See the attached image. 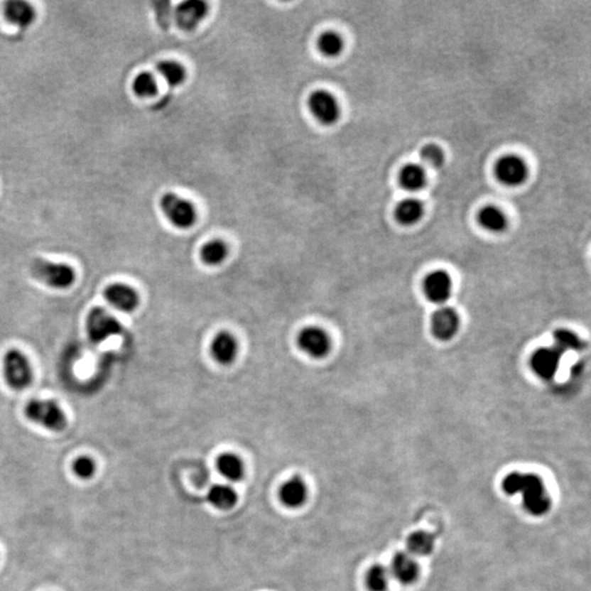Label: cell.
Listing matches in <instances>:
<instances>
[{
	"label": "cell",
	"instance_id": "4fadbf2b",
	"mask_svg": "<svg viewBox=\"0 0 591 591\" xmlns=\"http://www.w3.org/2000/svg\"><path fill=\"white\" fill-rule=\"evenodd\" d=\"M459 329V317L450 308H440L433 315L432 331L437 339L448 341Z\"/></svg>",
	"mask_w": 591,
	"mask_h": 591
},
{
	"label": "cell",
	"instance_id": "30bf717a",
	"mask_svg": "<svg viewBox=\"0 0 591 591\" xmlns=\"http://www.w3.org/2000/svg\"><path fill=\"white\" fill-rule=\"evenodd\" d=\"M208 6L202 0H186L178 5L174 12V19L180 29L192 31L205 19Z\"/></svg>",
	"mask_w": 591,
	"mask_h": 591
},
{
	"label": "cell",
	"instance_id": "3957f363",
	"mask_svg": "<svg viewBox=\"0 0 591 591\" xmlns=\"http://www.w3.org/2000/svg\"><path fill=\"white\" fill-rule=\"evenodd\" d=\"M31 274L42 284L55 289H66L72 286L76 279L72 267L65 263L50 262L38 259L31 264Z\"/></svg>",
	"mask_w": 591,
	"mask_h": 591
},
{
	"label": "cell",
	"instance_id": "603a6c76",
	"mask_svg": "<svg viewBox=\"0 0 591 591\" xmlns=\"http://www.w3.org/2000/svg\"><path fill=\"white\" fill-rule=\"evenodd\" d=\"M479 222L484 229L492 232H501L507 227L505 214L496 206H485L479 212Z\"/></svg>",
	"mask_w": 591,
	"mask_h": 591
},
{
	"label": "cell",
	"instance_id": "7a4b0ae2",
	"mask_svg": "<svg viewBox=\"0 0 591 591\" xmlns=\"http://www.w3.org/2000/svg\"><path fill=\"white\" fill-rule=\"evenodd\" d=\"M26 418L50 432H63L67 426L64 411L55 401L31 400L26 404Z\"/></svg>",
	"mask_w": 591,
	"mask_h": 591
},
{
	"label": "cell",
	"instance_id": "ffe728a7",
	"mask_svg": "<svg viewBox=\"0 0 591 591\" xmlns=\"http://www.w3.org/2000/svg\"><path fill=\"white\" fill-rule=\"evenodd\" d=\"M394 214H396V220L400 224L411 226L420 222L424 215V206L418 198H404L396 206Z\"/></svg>",
	"mask_w": 591,
	"mask_h": 591
},
{
	"label": "cell",
	"instance_id": "cb8c5ba5",
	"mask_svg": "<svg viewBox=\"0 0 591 591\" xmlns=\"http://www.w3.org/2000/svg\"><path fill=\"white\" fill-rule=\"evenodd\" d=\"M406 546H408V553L413 555L426 556L432 553L434 550V536L428 532H414L408 536Z\"/></svg>",
	"mask_w": 591,
	"mask_h": 591
},
{
	"label": "cell",
	"instance_id": "d6986e66",
	"mask_svg": "<svg viewBox=\"0 0 591 591\" xmlns=\"http://www.w3.org/2000/svg\"><path fill=\"white\" fill-rule=\"evenodd\" d=\"M398 182L408 192H418L424 189L427 182L426 170L418 163H408L400 171Z\"/></svg>",
	"mask_w": 591,
	"mask_h": 591
},
{
	"label": "cell",
	"instance_id": "8fae6325",
	"mask_svg": "<svg viewBox=\"0 0 591 591\" xmlns=\"http://www.w3.org/2000/svg\"><path fill=\"white\" fill-rule=\"evenodd\" d=\"M562 357L563 354L555 346L540 348L532 356V369L542 379H552L558 372Z\"/></svg>",
	"mask_w": 591,
	"mask_h": 591
},
{
	"label": "cell",
	"instance_id": "484cf974",
	"mask_svg": "<svg viewBox=\"0 0 591 591\" xmlns=\"http://www.w3.org/2000/svg\"><path fill=\"white\" fill-rule=\"evenodd\" d=\"M157 70L170 87L180 86L185 80L186 72L184 67L174 60H165V62L160 63Z\"/></svg>",
	"mask_w": 591,
	"mask_h": 591
},
{
	"label": "cell",
	"instance_id": "277c9868",
	"mask_svg": "<svg viewBox=\"0 0 591 591\" xmlns=\"http://www.w3.org/2000/svg\"><path fill=\"white\" fill-rule=\"evenodd\" d=\"M4 376L13 390H24L33 379V372L26 356L18 349H10L4 357Z\"/></svg>",
	"mask_w": 591,
	"mask_h": 591
},
{
	"label": "cell",
	"instance_id": "52a82bcc",
	"mask_svg": "<svg viewBox=\"0 0 591 591\" xmlns=\"http://www.w3.org/2000/svg\"><path fill=\"white\" fill-rule=\"evenodd\" d=\"M308 107L311 114L323 125L335 124L341 115L339 102L327 90L313 91L308 99Z\"/></svg>",
	"mask_w": 591,
	"mask_h": 591
},
{
	"label": "cell",
	"instance_id": "4316f807",
	"mask_svg": "<svg viewBox=\"0 0 591 591\" xmlns=\"http://www.w3.org/2000/svg\"><path fill=\"white\" fill-rule=\"evenodd\" d=\"M228 255V248L226 244L220 240H212L204 244L200 250V258L207 265H219L226 260Z\"/></svg>",
	"mask_w": 591,
	"mask_h": 591
},
{
	"label": "cell",
	"instance_id": "83f0119b",
	"mask_svg": "<svg viewBox=\"0 0 591 591\" xmlns=\"http://www.w3.org/2000/svg\"><path fill=\"white\" fill-rule=\"evenodd\" d=\"M553 346L558 348V351L564 355L568 352L580 351L582 347V342L576 334L568 330H558L554 333Z\"/></svg>",
	"mask_w": 591,
	"mask_h": 591
},
{
	"label": "cell",
	"instance_id": "8992f818",
	"mask_svg": "<svg viewBox=\"0 0 591 591\" xmlns=\"http://www.w3.org/2000/svg\"><path fill=\"white\" fill-rule=\"evenodd\" d=\"M89 339L96 344L103 343L122 332L121 322L101 307L93 308L86 320Z\"/></svg>",
	"mask_w": 591,
	"mask_h": 591
},
{
	"label": "cell",
	"instance_id": "f546056e",
	"mask_svg": "<svg viewBox=\"0 0 591 591\" xmlns=\"http://www.w3.org/2000/svg\"><path fill=\"white\" fill-rule=\"evenodd\" d=\"M420 158L423 167L425 166L432 169H439L445 163V153L443 149L434 143L424 146L421 151Z\"/></svg>",
	"mask_w": 591,
	"mask_h": 591
},
{
	"label": "cell",
	"instance_id": "ba28073f",
	"mask_svg": "<svg viewBox=\"0 0 591 591\" xmlns=\"http://www.w3.org/2000/svg\"><path fill=\"white\" fill-rule=\"evenodd\" d=\"M297 344L303 353L313 358L325 357L331 349V340L325 330L318 327H308L301 330Z\"/></svg>",
	"mask_w": 591,
	"mask_h": 591
},
{
	"label": "cell",
	"instance_id": "ac0fdd59",
	"mask_svg": "<svg viewBox=\"0 0 591 591\" xmlns=\"http://www.w3.org/2000/svg\"><path fill=\"white\" fill-rule=\"evenodd\" d=\"M279 495H281V501L287 507H300L307 501V485L300 477H293L283 485Z\"/></svg>",
	"mask_w": 591,
	"mask_h": 591
},
{
	"label": "cell",
	"instance_id": "5bb4252c",
	"mask_svg": "<svg viewBox=\"0 0 591 591\" xmlns=\"http://www.w3.org/2000/svg\"><path fill=\"white\" fill-rule=\"evenodd\" d=\"M451 288H452V283H451L450 277L443 271L432 273L425 281L424 291L427 298L438 305L448 300L451 295Z\"/></svg>",
	"mask_w": 591,
	"mask_h": 591
},
{
	"label": "cell",
	"instance_id": "6da1fadb",
	"mask_svg": "<svg viewBox=\"0 0 591 591\" xmlns=\"http://www.w3.org/2000/svg\"><path fill=\"white\" fill-rule=\"evenodd\" d=\"M503 489L509 495L522 494L524 505L531 515L542 516L550 509V496L543 482L536 475L511 473L504 479Z\"/></svg>",
	"mask_w": 591,
	"mask_h": 591
},
{
	"label": "cell",
	"instance_id": "9a60e30c",
	"mask_svg": "<svg viewBox=\"0 0 591 591\" xmlns=\"http://www.w3.org/2000/svg\"><path fill=\"white\" fill-rule=\"evenodd\" d=\"M210 353L216 362L222 365H229L238 354L236 337L229 332H219L212 340Z\"/></svg>",
	"mask_w": 591,
	"mask_h": 591
},
{
	"label": "cell",
	"instance_id": "7c38bea8",
	"mask_svg": "<svg viewBox=\"0 0 591 591\" xmlns=\"http://www.w3.org/2000/svg\"><path fill=\"white\" fill-rule=\"evenodd\" d=\"M104 298L109 305L122 313H131L139 307V293L129 285L113 284L104 291Z\"/></svg>",
	"mask_w": 591,
	"mask_h": 591
},
{
	"label": "cell",
	"instance_id": "9c48e42d",
	"mask_svg": "<svg viewBox=\"0 0 591 591\" xmlns=\"http://www.w3.org/2000/svg\"><path fill=\"white\" fill-rule=\"evenodd\" d=\"M495 174L505 185H521L528 178V166L518 156H504L496 163Z\"/></svg>",
	"mask_w": 591,
	"mask_h": 591
},
{
	"label": "cell",
	"instance_id": "e0dca14e",
	"mask_svg": "<svg viewBox=\"0 0 591 591\" xmlns=\"http://www.w3.org/2000/svg\"><path fill=\"white\" fill-rule=\"evenodd\" d=\"M5 16L12 24L19 28H28L36 19V10L26 1L11 0L6 3Z\"/></svg>",
	"mask_w": 591,
	"mask_h": 591
},
{
	"label": "cell",
	"instance_id": "7402d4cb",
	"mask_svg": "<svg viewBox=\"0 0 591 591\" xmlns=\"http://www.w3.org/2000/svg\"><path fill=\"white\" fill-rule=\"evenodd\" d=\"M207 499L214 507L227 510L236 505L238 495L229 485L216 484L208 491Z\"/></svg>",
	"mask_w": 591,
	"mask_h": 591
},
{
	"label": "cell",
	"instance_id": "1f68e13d",
	"mask_svg": "<svg viewBox=\"0 0 591 591\" xmlns=\"http://www.w3.org/2000/svg\"><path fill=\"white\" fill-rule=\"evenodd\" d=\"M75 475L82 479H91L96 472V463L89 457H80L72 465Z\"/></svg>",
	"mask_w": 591,
	"mask_h": 591
},
{
	"label": "cell",
	"instance_id": "2e32d148",
	"mask_svg": "<svg viewBox=\"0 0 591 591\" xmlns=\"http://www.w3.org/2000/svg\"><path fill=\"white\" fill-rule=\"evenodd\" d=\"M391 570L394 576L402 584H412L418 576V563L406 552H401L394 556Z\"/></svg>",
	"mask_w": 591,
	"mask_h": 591
},
{
	"label": "cell",
	"instance_id": "5b68a950",
	"mask_svg": "<svg viewBox=\"0 0 591 591\" xmlns=\"http://www.w3.org/2000/svg\"><path fill=\"white\" fill-rule=\"evenodd\" d=\"M160 208L166 217L179 229H189L196 222V210L190 200L175 193L160 198Z\"/></svg>",
	"mask_w": 591,
	"mask_h": 591
},
{
	"label": "cell",
	"instance_id": "44dd1931",
	"mask_svg": "<svg viewBox=\"0 0 591 591\" xmlns=\"http://www.w3.org/2000/svg\"><path fill=\"white\" fill-rule=\"evenodd\" d=\"M220 475L230 482H238L244 479V465L238 455L234 453H224L217 461Z\"/></svg>",
	"mask_w": 591,
	"mask_h": 591
},
{
	"label": "cell",
	"instance_id": "4dcf8cb0",
	"mask_svg": "<svg viewBox=\"0 0 591 591\" xmlns=\"http://www.w3.org/2000/svg\"><path fill=\"white\" fill-rule=\"evenodd\" d=\"M389 572L384 566L374 565L370 568L366 578L370 591H386L389 585Z\"/></svg>",
	"mask_w": 591,
	"mask_h": 591
},
{
	"label": "cell",
	"instance_id": "f1b7e54d",
	"mask_svg": "<svg viewBox=\"0 0 591 591\" xmlns=\"http://www.w3.org/2000/svg\"><path fill=\"white\" fill-rule=\"evenodd\" d=\"M134 92L141 98L155 96L158 91L157 80L151 72H141L133 82Z\"/></svg>",
	"mask_w": 591,
	"mask_h": 591
},
{
	"label": "cell",
	"instance_id": "d4e9b609",
	"mask_svg": "<svg viewBox=\"0 0 591 591\" xmlns=\"http://www.w3.org/2000/svg\"><path fill=\"white\" fill-rule=\"evenodd\" d=\"M317 45L322 55L327 56V58H337L343 50L344 41L342 36L337 32L327 31L319 36Z\"/></svg>",
	"mask_w": 591,
	"mask_h": 591
}]
</instances>
